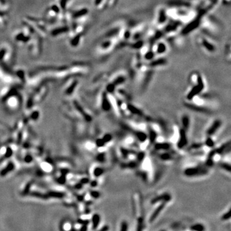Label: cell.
Returning a JSON list of instances; mask_svg holds the SVG:
<instances>
[{"label":"cell","mask_w":231,"mask_h":231,"mask_svg":"<svg viewBox=\"0 0 231 231\" xmlns=\"http://www.w3.org/2000/svg\"><path fill=\"white\" fill-rule=\"evenodd\" d=\"M99 222H100L99 215L95 214L94 216V217H93V228H94V229H96V228L97 227V226H98V224H99Z\"/></svg>","instance_id":"cell-22"},{"label":"cell","mask_w":231,"mask_h":231,"mask_svg":"<svg viewBox=\"0 0 231 231\" xmlns=\"http://www.w3.org/2000/svg\"><path fill=\"white\" fill-rule=\"evenodd\" d=\"M170 147L171 145L167 143H158L154 146V148L157 150H168L170 149Z\"/></svg>","instance_id":"cell-11"},{"label":"cell","mask_w":231,"mask_h":231,"mask_svg":"<svg viewBox=\"0 0 231 231\" xmlns=\"http://www.w3.org/2000/svg\"><path fill=\"white\" fill-rule=\"evenodd\" d=\"M165 50H166V46H165L164 44L161 43L159 45L158 48H157V52L159 53H162L165 52Z\"/></svg>","instance_id":"cell-25"},{"label":"cell","mask_w":231,"mask_h":231,"mask_svg":"<svg viewBox=\"0 0 231 231\" xmlns=\"http://www.w3.org/2000/svg\"><path fill=\"white\" fill-rule=\"evenodd\" d=\"M143 217L137 218V231H143Z\"/></svg>","instance_id":"cell-19"},{"label":"cell","mask_w":231,"mask_h":231,"mask_svg":"<svg viewBox=\"0 0 231 231\" xmlns=\"http://www.w3.org/2000/svg\"><path fill=\"white\" fill-rule=\"evenodd\" d=\"M170 199H171V196H170L169 194L165 193L163 194V195H160V196H157V197H155V199H152V204H153V203H156L159 201L168 202L170 201Z\"/></svg>","instance_id":"cell-8"},{"label":"cell","mask_w":231,"mask_h":231,"mask_svg":"<svg viewBox=\"0 0 231 231\" xmlns=\"http://www.w3.org/2000/svg\"><path fill=\"white\" fill-rule=\"evenodd\" d=\"M102 0H96V4H99Z\"/></svg>","instance_id":"cell-37"},{"label":"cell","mask_w":231,"mask_h":231,"mask_svg":"<svg viewBox=\"0 0 231 231\" xmlns=\"http://www.w3.org/2000/svg\"><path fill=\"white\" fill-rule=\"evenodd\" d=\"M166 203V202H162V203H161V204L155 210V211L153 212V214H152V216H151L150 218V222L152 223L155 220L156 218L158 216V215L159 214V213L161 212V211H162V210L164 209V207H165Z\"/></svg>","instance_id":"cell-6"},{"label":"cell","mask_w":231,"mask_h":231,"mask_svg":"<svg viewBox=\"0 0 231 231\" xmlns=\"http://www.w3.org/2000/svg\"><path fill=\"white\" fill-rule=\"evenodd\" d=\"M165 20H166V14H165V12L163 11L161 12L159 15V21L160 23H163V22L165 21Z\"/></svg>","instance_id":"cell-26"},{"label":"cell","mask_w":231,"mask_h":231,"mask_svg":"<svg viewBox=\"0 0 231 231\" xmlns=\"http://www.w3.org/2000/svg\"><path fill=\"white\" fill-rule=\"evenodd\" d=\"M108 230H109V227L106 225V226H105L104 227H103L102 229H101L99 231H107Z\"/></svg>","instance_id":"cell-36"},{"label":"cell","mask_w":231,"mask_h":231,"mask_svg":"<svg viewBox=\"0 0 231 231\" xmlns=\"http://www.w3.org/2000/svg\"><path fill=\"white\" fill-rule=\"evenodd\" d=\"M197 82L198 84L196 86H195L191 89V91L189 93V94H187V98L189 100H191L192 99H193L194 97L195 96H196L197 94H199V93H200L202 92V90H203V88H204V84L203 83V80L202 79L201 76L199 75L197 77Z\"/></svg>","instance_id":"cell-2"},{"label":"cell","mask_w":231,"mask_h":231,"mask_svg":"<svg viewBox=\"0 0 231 231\" xmlns=\"http://www.w3.org/2000/svg\"><path fill=\"white\" fill-rule=\"evenodd\" d=\"M207 172H208V170L206 168L198 166V167L189 168L186 169L184 173V175L188 177H193L205 175V174H207Z\"/></svg>","instance_id":"cell-1"},{"label":"cell","mask_w":231,"mask_h":231,"mask_svg":"<svg viewBox=\"0 0 231 231\" xmlns=\"http://www.w3.org/2000/svg\"><path fill=\"white\" fill-rule=\"evenodd\" d=\"M205 144H206V145L208 146L209 147H212L214 145V141H212V140L211 139V138H210V137H208V138L206 139Z\"/></svg>","instance_id":"cell-27"},{"label":"cell","mask_w":231,"mask_h":231,"mask_svg":"<svg viewBox=\"0 0 231 231\" xmlns=\"http://www.w3.org/2000/svg\"><path fill=\"white\" fill-rule=\"evenodd\" d=\"M156 136H157V135H156L155 132L154 131L151 130L150 132L149 139H150V142H152V143L154 142L155 140Z\"/></svg>","instance_id":"cell-24"},{"label":"cell","mask_w":231,"mask_h":231,"mask_svg":"<svg viewBox=\"0 0 231 231\" xmlns=\"http://www.w3.org/2000/svg\"><path fill=\"white\" fill-rule=\"evenodd\" d=\"M230 149V142H227V143H225L222 144L221 146H220L219 148H218L217 149L215 150L216 153H222L224 152H225L227 150Z\"/></svg>","instance_id":"cell-12"},{"label":"cell","mask_w":231,"mask_h":231,"mask_svg":"<svg viewBox=\"0 0 231 231\" xmlns=\"http://www.w3.org/2000/svg\"><path fill=\"white\" fill-rule=\"evenodd\" d=\"M187 143V136H186V130L184 129H181L180 131V137L178 139L177 146L179 149H182L184 147L186 146Z\"/></svg>","instance_id":"cell-4"},{"label":"cell","mask_w":231,"mask_h":231,"mask_svg":"<svg viewBox=\"0 0 231 231\" xmlns=\"http://www.w3.org/2000/svg\"><path fill=\"white\" fill-rule=\"evenodd\" d=\"M127 109L132 113L133 114L138 116H143V112L140 110L139 109H137V107H135L134 105H132L131 104H128L127 105Z\"/></svg>","instance_id":"cell-9"},{"label":"cell","mask_w":231,"mask_h":231,"mask_svg":"<svg viewBox=\"0 0 231 231\" xmlns=\"http://www.w3.org/2000/svg\"><path fill=\"white\" fill-rule=\"evenodd\" d=\"M160 158L163 161H170V160L172 159V156L170 153H163L159 156Z\"/></svg>","instance_id":"cell-18"},{"label":"cell","mask_w":231,"mask_h":231,"mask_svg":"<svg viewBox=\"0 0 231 231\" xmlns=\"http://www.w3.org/2000/svg\"><path fill=\"white\" fill-rule=\"evenodd\" d=\"M230 218V210H229L227 212V213L224 214V216H222V220H227L228 219H229Z\"/></svg>","instance_id":"cell-30"},{"label":"cell","mask_w":231,"mask_h":231,"mask_svg":"<svg viewBox=\"0 0 231 231\" xmlns=\"http://www.w3.org/2000/svg\"><path fill=\"white\" fill-rule=\"evenodd\" d=\"M182 126H183V129H184L186 131L189 127V118L187 115H184L182 118Z\"/></svg>","instance_id":"cell-13"},{"label":"cell","mask_w":231,"mask_h":231,"mask_svg":"<svg viewBox=\"0 0 231 231\" xmlns=\"http://www.w3.org/2000/svg\"><path fill=\"white\" fill-rule=\"evenodd\" d=\"M220 166L222 169H224V170L227 171L228 172H229V173L230 172L231 168H230V165L229 164L226 163V162H221V163L220 164Z\"/></svg>","instance_id":"cell-23"},{"label":"cell","mask_w":231,"mask_h":231,"mask_svg":"<svg viewBox=\"0 0 231 231\" xmlns=\"http://www.w3.org/2000/svg\"><path fill=\"white\" fill-rule=\"evenodd\" d=\"M186 105L187 106V107L189 109L193 110L194 111H196V112H203V113H210L211 111H209V109H207L205 108H203V107H200V106H198V105H193V104H190V103H188V104H186Z\"/></svg>","instance_id":"cell-7"},{"label":"cell","mask_w":231,"mask_h":231,"mask_svg":"<svg viewBox=\"0 0 231 231\" xmlns=\"http://www.w3.org/2000/svg\"><path fill=\"white\" fill-rule=\"evenodd\" d=\"M203 46H204L205 48L207 50H208L209 51L212 52V51H214L215 50L214 47L213 46V45H212V44H211V43H209V42H207L206 40H203Z\"/></svg>","instance_id":"cell-17"},{"label":"cell","mask_w":231,"mask_h":231,"mask_svg":"<svg viewBox=\"0 0 231 231\" xmlns=\"http://www.w3.org/2000/svg\"><path fill=\"white\" fill-rule=\"evenodd\" d=\"M133 205L134 209V214L136 217H137V218L142 217L143 212L142 201L140 196L137 195L136 199H134Z\"/></svg>","instance_id":"cell-3"},{"label":"cell","mask_w":231,"mask_h":231,"mask_svg":"<svg viewBox=\"0 0 231 231\" xmlns=\"http://www.w3.org/2000/svg\"><path fill=\"white\" fill-rule=\"evenodd\" d=\"M103 108L105 111H109L111 109V104L107 98H105L103 102Z\"/></svg>","instance_id":"cell-21"},{"label":"cell","mask_w":231,"mask_h":231,"mask_svg":"<svg viewBox=\"0 0 231 231\" xmlns=\"http://www.w3.org/2000/svg\"><path fill=\"white\" fill-rule=\"evenodd\" d=\"M125 78L124 77H119L118 78H117L116 79H115V80L114 81L113 84L114 86H118V85H120L121 84L124 83L125 81Z\"/></svg>","instance_id":"cell-20"},{"label":"cell","mask_w":231,"mask_h":231,"mask_svg":"<svg viewBox=\"0 0 231 231\" xmlns=\"http://www.w3.org/2000/svg\"><path fill=\"white\" fill-rule=\"evenodd\" d=\"M153 55H153V53H152V52H148L146 55L145 58L146 59H148V60H150V59H152V58H153Z\"/></svg>","instance_id":"cell-32"},{"label":"cell","mask_w":231,"mask_h":231,"mask_svg":"<svg viewBox=\"0 0 231 231\" xmlns=\"http://www.w3.org/2000/svg\"><path fill=\"white\" fill-rule=\"evenodd\" d=\"M191 229L194 231H204L205 228L202 224H196L191 226Z\"/></svg>","instance_id":"cell-16"},{"label":"cell","mask_w":231,"mask_h":231,"mask_svg":"<svg viewBox=\"0 0 231 231\" xmlns=\"http://www.w3.org/2000/svg\"><path fill=\"white\" fill-rule=\"evenodd\" d=\"M202 146V144H193L192 146H191V147H192V148H193V149H195V148H200V147Z\"/></svg>","instance_id":"cell-34"},{"label":"cell","mask_w":231,"mask_h":231,"mask_svg":"<svg viewBox=\"0 0 231 231\" xmlns=\"http://www.w3.org/2000/svg\"><path fill=\"white\" fill-rule=\"evenodd\" d=\"M127 229H128V224L126 221H123L121 225L120 231H127Z\"/></svg>","instance_id":"cell-28"},{"label":"cell","mask_w":231,"mask_h":231,"mask_svg":"<svg viewBox=\"0 0 231 231\" xmlns=\"http://www.w3.org/2000/svg\"><path fill=\"white\" fill-rule=\"evenodd\" d=\"M115 87L116 86L113 84L109 85V86H107V90H108L109 93H112V92H114V90Z\"/></svg>","instance_id":"cell-31"},{"label":"cell","mask_w":231,"mask_h":231,"mask_svg":"<svg viewBox=\"0 0 231 231\" xmlns=\"http://www.w3.org/2000/svg\"><path fill=\"white\" fill-rule=\"evenodd\" d=\"M103 140L104 141L105 143H107V142H109L112 140V136L111 134H106L105 136L103 137Z\"/></svg>","instance_id":"cell-29"},{"label":"cell","mask_w":231,"mask_h":231,"mask_svg":"<svg viewBox=\"0 0 231 231\" xmlns=\"http://www.w3.org/2000/svg\"><path fill=\"white\" fill-rule=\"evenodd\" d=\"M166 63V60L164 59H157V60H154L152 62H151L150 65L151 66H157V65H164Z\"/></svg>","instance_id":"cell-15"},{"label":"cell","mask_w":231,"mask_h":231,"mask_svg":"<svg viewBox=\"0 0 231 231\" xmlns=\"http://www.w3.org/2000/svg\"><path fill=\"white\" fill-rule=\"evenodd\" d=\"M199 20L194 21L193 22H192V23H191L190 24H189L186 27V28L184 29L183 33L184 34H187V33L190 32V31H192L193 30L196 28V27L199 26Z\"/></svg>","instance_id":"cell-10"},{"label":"cell","mask_w":231,"mask_h":231,"mask_svg":"<svg viewBox=\"0 0 231 231\" xmlns=\"http://www.w3.org/2000/svg\"><path fill=\"white\" fill-rule=\"evenodd\" d=\"M142 44H143L142 42H137L136 44H134L133 47H134V48H139L142 46Z\"/></svg>","instance_id":"cell-33"},{"label":"cell","mask_w":231,"mask_h":231,"mask_svg":"<svg viewBox=\"0 0 231 231\" xmlns=\"http://www.w3.org/2000/svg\"><path fill=\"white\" fill-rule=\"evenodd\" d=\"M136 136L137 137V138L141 142H144L148 138V136L145 133L143 132H141V131H138V132H136Z\"/></svg>","instance_id":"cell-14"},{"label":"cell","mask_w":231,"mask_h":231,"mask_svg":"<svg viewBox=\"0 0 231 231\" xmlns=\"http://www.w3.org/2000/svg\"><path fill=\"white\" fill-rule=\"evenodd\" d=\"M144 153H141L138 155V160H142L144 159Z\"/></svg>","instance_id":"cell-35"},{"label":"cell","mask_w":231,"mask_h":231,"mask_svg":"<svg viewBox=\"0 0 231 231\" xmlns=\"http://www.w3.org/2000/svg\"><path fill=\"white\" fill-rule=\"evenodd\" d=\"M221 121L220 120H216L213 122V123L212 124V125L209 127L208 130L207 131V134L208 136H211L212 135L214 134L215 132L218 130V128L221 127Z\"/></svg>","instance_id":"cell-5"}]
</instances>
